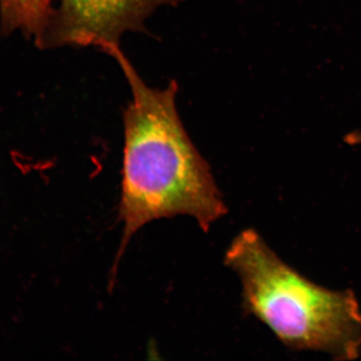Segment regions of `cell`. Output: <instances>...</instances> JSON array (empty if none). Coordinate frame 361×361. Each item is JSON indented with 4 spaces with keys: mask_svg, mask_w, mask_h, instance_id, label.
<instances>
[{
    "mask_svg": "<svg viewBox=\"0 0 361 361\" xmlns=\"http://www.w3.org/2000/svg\"><path fill=\"white\" fill-rule=\"evenodd\" d=\"M238 275L242 308L291 350L351 361L361 355V310L355 292L314 283L285 263L254 229L239 233L225 253Z\"/></svg>",
    "mask_w": 361,
    "mask_h": 361,
    "instance_id": "7a4b0ae2",
    "label": "cell"
},
{
    "mask_svg": "<svg viewBox=\"0 0 361 361\" xmlns=\"http://www.w3.org/2000/svg\"><path fill=\"white\" fill-rule=\"evenodd\" d=\"M185 0H59L44 35L40 49L97 47L108 52L120 47L128 32H145V21L157 8L178 6Z\"/></svg>",
    "mask_w": 361,
    "mask_h": 361,
    "instance_id": "3957f363",
    "label": "cell"
},
{
    "mask_svg": "<svg viewBox=\"0 0 361 361\" xmlns=\"http://www.w3.org/2000/svg\"><path fill=\"white\" fill-rule=\"evenodd\" d=\"M51 0H0L1 32L20 30L39 42L52 13Z\"/></svg>",
    "mask_w": 361,
    "mask_h": 361,
    "instance_id": "277c9868",
    "label": "cell"
},
{
    "mask_svg": "<svg viewBox=\"0 0 361 361\" xmlns=\"http://www.w3.org/2000/svg\"><path fill=\"white\" fill-rule=\"evenodd\" d=\"M345 142L349 145H360L361 146V130H355V132L346 135Z\"/></svg>",
    "mask_w": 361,
    "mask_h": 361,
    "instance_id": "5b68a950",
    "label": "cell"
},
{
    "mask_svg": "<svg viewBox=\"0 0 361 361\" xmlns=\"http://www.w3.org/2000/svg\"><path fill=\"white\" fill-rule=\"evenodd\" d=\"M118 61L132 92L123 113L125 146L120 220L123 225L116 261L130 238L152 221L186 215L204 232L227 214L210 166L180 122L173 80L166 89L149 87L120 47L106 52Z\"/></svg>",
    "mask_w": 361,
    "mask_h": 361,
    "instance_id": "6da1fadb",
    "label": "cell"
}]
</instances>
